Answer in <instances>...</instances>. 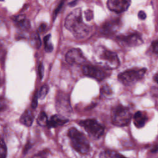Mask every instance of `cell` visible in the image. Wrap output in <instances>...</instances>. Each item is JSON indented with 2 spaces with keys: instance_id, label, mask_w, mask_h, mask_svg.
I'll use <instances>...</instances> for the list:
<instances>
[{
  "instance_id": "24",
  "label": "cell",
  "mask_w": 158,
  "mask_h": 158,
  "mask_svg": "<svg viewBox=\"0 0 158 158\" xmlns=\"http://www.w3.org/2000/svg\"><path fill=\"white\" fill-rule=\"evenodd\" d=\"M101 93L102 95H110L112 93V90H111V89L110 88V87H109L108 86H103L101 89Z\"/></svg>"
},
{
  "instance_id": "33",
  "label": "cell",
  "mask_w": 158,
  "mask_h": 158,
  "mask_svg": "<svg viewBox=\"0 0 158 158\" xmlns=\"http://www.w3.org/2000/svg\"><path fill=\"white\" fill-rule=\"evenodd\" d=\"M78 3V0H74V1H72V2H71L69 5L71 7H74L76 6Z\"/></svg>"
},
{
  "instance_id": "19",
  "label": "cell",
  "mask_w": 158,
  "mask_h": 158,
  "mask_svg": "<svg viewBox=\"0 0 158 158\" xmlns=\"http://www.w3.org/2000/svg\"><path fill=\"white\" fill-rule=\"evenodd\" d=\"M48 121L49 120L48 119V117H47L46 114L43 111L41 112L37 118L38 124L42 127L48 126Z\"/></svg>"
},
{
  "instance_id": "34",
  "label": "cell",
  "mask_w": 158,
  "mask_h": 158,
  "mask_svg": "<svg viewBox=\"0 0 158 158\" xmlns=\"http://www.w3.org/2000/svg\"><path fill=\"white\" fill-rule=\"evenodd\" d=\"M158 152V145L154 146V147L153 148V149L152 150V153H156V152Z\"/></svg>"
},
{
  "instance_id": "26",
  "label": "cell",
  "mask_w": 158,
  "mask_h": 158,
  "mask_svg": "<svg viewBox=\"0 0 158 158\" xmlns=\"http://www.w3.org/2000/svg\"><path fill=\"white\" fill-rule=\"evenodd\" d=\"M85 16L86 19L88 20V21H90V20H92L93 18V11L91 10H87L85 12Z\"/></svg>"
},
{
  "instance_id": "17",
  "label": "cell",
  "mask_w": 158,
  "mask_h": 158,
  "mask_svg": "<svg viewBox=\"0 0 158 158\" xmlns=\"http://www.w3.org/2000/svg\"><path fill=\"white\" fill-rule=\"evenodd\" d=\"M100 158H126L125 156L113 150H105L102 152L100 156Z\"/></svg>"
},
{
  "instance_id": "4",
  "label": "cell",
  "mask_w": 158,
  "mask_h": 158,
  "mask_svg": "<svg viewBox=\"0 0 158 158\" xmlns=\"http://www.w3.org/2000/svg\"><path fill=\"white\" fill-rule=\"evenodd\" d=\"M132 115L129 109L121 105L112 109L111 121L113 124L118 127H124L129 124Z\"/></svg>"
},
{
  "instance_id": "5",
  "label": "cell",
  "mask_w": 158,
  "mask_h": 158,
  "mask_svg": "<svg viewBox=\"0 0 158 158\" xmlns=\"http://www.w3.org/2000/svg\"><path fill=\"white\" fill-rule=\"evenodd\" d=\"M79 124L84 127L88 135L94 139H100L105 133V127L95 119L81 120Z\"/></svg>"
},
{
  "instance_id": "15",
  "label": "cell",
  "mask_w": 158,
  "mask_h": 158,
  "mask_svg": "<svg viewBox=\"0 0 158 158\" xmlns=\"http://www.w3.org/2000/svg\"><path fill=\"white\" fill-rule=\"evenodd\" d=\"M119 22L116 20H112L105 23L102 25L101 28V32L105 34H109L116 31L118 29Z\"/></svg>"
},
{
  "instance_id": "3",
  "label": "cell",
  "mask_w": 158,
  "mask_h": 158,
  "mask_svg": "<svg viewBox=\"0 0 158 158\" xmlns=\"http://www.w3.org/2000/svg\"><path fill=\"white\" fill-rule=\"evenodd\" d=\"M71 144L77 152L82 154H87L90 152V145L89 141L84 133L74 127L71 128L68 131Z\"/></svg>"
},
{
  "instance_id": "11",
  "label": "cell",
  "mask_w": 158,
  "mask_h": 158,
  "mask_svg": "<svg viewBox=\"0 0 158 158\" xmlns=\"http://www.w3.org/2000/svg\"><path fill=\"white\" fill-rule=\"evenodd\" d=\"M118 39L121 42H123L129 46H135L142 43L141 38L136 34H132L128 36L118 37Z\"/></svg>"
},
{
  "instance_id": "28",
  "label": "cell",
  "mask_w": 158,
  "mask_h": 158,
  "mask_svg": "<svg viewBox=\"0 0 158 158\" xmlns=\"http://www.w3.org/2000/svg\"><path fill=\"white\" fill-rule=\"evenodd\" d=\"M47 155L48 153L45 151H43V152H40L38 154L35 155L33 158H47Z\"/></svg>"
},
{
  "instance_id": "25",
  "label": "cell",
  "mask_w": 158,
  "mask_h": 158,
  "mask_svg": "<svg viewBox=\"0 0 158 158\" xmlns=\"http://www.w3.org/2000/svg\"><path fill=\"white\" fill-rule=\"evenodd\" d=\"M38 93L37 92L35 95H34V97L33 98L32 101V104H31V106L33 109H36V107H37L38 105Z\"/></svg>"
},
{
  "instance_id": "14",
  "label": "cell",
  "mask_w": 158,
  "mask_h": 158,
  "mask_svg": "<svg viewBox=\"0 0 158 158\" xmlns=\"http://www.w3.org/2000/svg\"><path fill=\"white\" fill-rule=\"evenodd\" d=\"M147 120V117L141 111L136 112L133 116V123L136 127L140 128L145 126Z\"/></svg>"
},
{
  "instance_id": "30",
  "label": "cell",
  "mask_w": 158,
  "mask_h": 158,
  "mask_svg": "<svg viewBox=\"0 0 158 158\" xmlns=\"http://www.w3.org/2000/svg\"><path fill=\"white\" fill-rule=\"evenodd\" d=\"M138 16L141 20H145L146 18V14H145V12L143 11H141L139 12Z\"/></svg>"
},
{
  "instance_id": "18",
  "label": "cell",
  "mask_w": 158,
  "mask_h": 158,
  "mask_svg": "<svg viewBox=\"0 0 158 158\" xmlns=\"http://www.w3.org/2000/svg\"><path fill=\"white\" fill-rule=\"evenodd\" d=\"M30 43L32 46L36 49H38L42 45L40 38L37 33H32L30 37Z\"/></svg>"
},
{
  "instance_id": "32",
  "label": "cell",
  "mask_w": 158,
  "mask_h": 158,
  "mask_svg": "<svg viewBox=\"0 0 158 158\" xmlns=\"http://www.w3.org/2000/svg\"><path fill=\"white\" fill-rule=\"evenodd\" d=\"M31 148V143H27V144L26 145V146L24 147V153L26 154V153L28 152V150L29 149H30Z\"/></svg>"
},
{
  "instance_id": "12",
  "label": "cell",
  "mask_w": 158,
  "mask_h": 158,
  "mask_svg": "<svg viewBox=\"0 0 158 158\" xmlns=\"http://www.w3.org/2000/svg\"><path fill=\"white\" fill-rule=\"evenodd\" d=\"M69 122V119L65 118L64 116L61 115H53L48 121V127L49 128H56L59 126L64 125L65 123Z\"/></svg>"
},
{
  "instance_id": "29",
  "label": "cell",
  "mask_w": 158,
  "mask_h": 158,
  "mask_svg": "<svg viewBox=\"0 0 158 158\" xmlns=\"http://www.w3.org/2000/svg\"><path fill=\"white\" fill-rule=\"evenodd\" d=\"M152 47L154 51L156 53H158V40L154 41V42L152 43Z\"/></svg>"
},
{
  "instance_id": "21",
  "label": "cell",
  "mask_w": 158,
  "mask_h": 158,
  "mask_svg": "<svg viewBox=\"0 0 158 158\" xmlns=\"http://www.w3.org/2000/svg\"><path fill=\"white\" fill-rule=\"evenodd\" d=\"M49 91V87L47 85H44L41 87L40 91L38 92V98L41 100L44 99Z\"/></svg>"
},
{
  "instance_id": "10",
  "label": "cell",
  "mask_w": 158,
  "mask_h": 158,
  "mask_svg": "<svg viewBox=\"0 0 158 158\" xmlns=\"http://www.w3.org/2000/svg\"><path fill=\"white\" fill-rule=\"evenodd\" d=\"M82 71L87 76L95 79V80L101 81L105 78V74L98 68L92 66H84L82 67Z\"/></svg>"
},
{
  "instance_id": "13",
  "label": "cell",
  "mask_w": 158,
  "mask_h": 158,
  "mask_svg": "<svg viewBox=\"0 0 158 158\" xmlns=\"http://www.w3.org/2000/svg\"><path fill=\"white\" fill-rule=\"evenodd\" d=\"M14 21L20 29L23 30H29L30 28V23L29 20L25 18L24 15H18L13 17Z\"/></svg>"
},
{
  "instance_id": "22",
  "label": "cell",
  "mask_w": 158,
  "mask_h": 158,
  "mask_svg": "<svg viewBox=\"0 0 158 158\" xmlns=\"http://www.w3.org/2000/svg\"><path fill=\"white\" fill-rule=\"evenodd\" d=\"M7 147L3 139L1 140V146H0V158H6Z\"/></svg>"
},
{
  "instance_id": "8",
  "label": "cell",
  "mask_w": 158,
  "mask_h": 158,
  "mask_svg": "<svg viewBox=\"0 0 158 158\" xmlns=\"http://www.w3.org/2000/svg\"><path fill=\"white\" fill-rule=\"evenodd\" d=\"M66 61L71 65L82 64L84 63L86 59L82 51L77 48H73L66 54Z\"/></svg>"
},
{
  "instance_id": "31",
  "label": "cell",
  "mask_w": 158,
  "mask_h": 158,
  "mask_svg": "<svg viewBox=\"0 0 158 158\" xmlns=\"http://www.w3.org/2000/svg\"><path fill=\"white\" fill-rule=\"evenodd\" d=\"M46 28V25L45 24H42L39 27L38 31L40 33H42L43 32H44Z\"/></svg>"
},
{
  "instance_id": "1",
  "label": "cell",
  "mask_w": 158,
  "mask_h": 158,
  "mask_svg": "<svg viewBox=\"0 0 158 158\" xmlns=\"http://www.w3.org/2000/svg\"><path fill=\"white\" fill-rule=\"evenodd\" d=\"M64 25L66 28L71 31L73 35L79 40L88 38L92 33V27L83 22L82 12L80 8L74 9L67 17Z\"/></svg>"
},
{
  "instance_id": "23",
  "label": "cell",
  "mask_w": 158,
  "mask_h": 158,
  "mask_svg": "<svg viewBox=\"0 0 158 158\" xmlns=\"http://www.w3.org/2000/svg\"><path fill=\"white\" fill-rule=\"evenodd\" d=\"M66 0H62V1L59 3V5L58 6V7L56 8V9H55V11H54V14H53V19H55L58 15V14L59 12V11H61L62 7L63 6L64 4V2H65Z\"/></svg>"
},
{
  "instance_id": "9",
  "label": "cell",
  "mask_w": 158,
  "mask_h": 158,
  "mask_svg": "<svg viewBox=\"0 0 158 158\" xmlns=\"http://www.w3.org/2000/svg\"><path fill=\"white\" fill-rule=\"evenodd\" d=\"M131 0H108L107 6L110 11L120 13L128 9Z\"/></svg>"
},
{
  "instance_id": "7",
  "label": "cell",
  "mask_w": 158,
  "mask_h": 158,
  "mask_svg": "<svg viewBox=\"0 0 158 158\" xmlns=\"http://www.w3.org/2000/svg\"><path fill=\"white\" fill-rule=\"evenodd\" d=\"M56 107L57 111L62 116H69L72 113L69 98L68 95L64 93L61 92L57 96Z\"/></svg>"
},
{
  "instance_id": "27",
  "label": "cell",
  "mask_w": 158,
  "mask_h": 158,
  "mask_svg": "<svg viewBox=\"0 0 158 158\" xmlns=\"http://www.w3.org/2000/svg\"><path fill=\"white\" fill-rule=\"evenodd\" d=\"M38 74L40 79H42L44 75V66L42 63H40L38 67Z\"/></svg>"
},
{
  "instance_id": "20",
  "label": "cell",
  "mask_w": 158,
  "mask_h": 158,
  "mask_svg": "<svg viewBox=\"0 0 158 158\" xmlns=\"http://www.w3.org/2000/svg\"><path fill=\"white\" fill-rule=\"evenodd\" d=\"M50 39L51 35H46L43 39L45 44V50L47 53H51L53 50V45L51 42Z\"/></svg>"
},
{
  "instance_id": "6",
  "label": "cell",
  "mask_w": 158,
  "mask_h": 158,
  "mask_svg": "<svg viewBox=\"0 0 158 158\" xmlns=\"http://www.w3.org/2000/svg\"><path fill=\"white\" fill-rule=\"evenodd\" d=\"M146 71V69H141L139 70H128L120 73L118 75V79L123 84L126 85H131L140 80L145 74Z\"/></svg>"
},
{
  "instance_id": "35",
  "label": "cell",
  "mask_w": 158,
  "mask_h": 158,
  "mask_svg": "<svg viewBox=\"0 0 158 158\" xmlns=\"http://www.w3.org/2000/svg\"><path fill=\"white\" fill-rule=\"evenodd\" d=\"M154 79L157 82V83L158 84V74H156L154 75Z\"/></svg>"
},
{
  "instance_id": "2",
  "label": "cell",
  "mask_w": 158,
  "mask_h": 158,
  "mask_svg": "<svg viewBox=\"0 0 158 158\" xmlns=\"http://www.w3.org/2000/svg\"><path fill=\"white\" fill-rule=\"evenodd\" d=\"M93 59L95 63L106 69H115L120 64L116 53L107 50L103 46H99L95 49Z\"/></svg>"
},
{
  "instance_id": "16",
  "label": "cell",
  "mask_w": 158,
  "mask_h": 158,
  "mask_svg": "<svg viewBox=\"0 0 158 158\" xmlns=\"http://www.w3.org/2000/svg\"><path fill=\"white\" fill-rule=\"evenodd\" d=\"M33 120L34 116L29 109L26 110L20 118V122H21V123H22L23 125L27 127L31 126L33 122Z\"/></svg>"
}]
</instances>
